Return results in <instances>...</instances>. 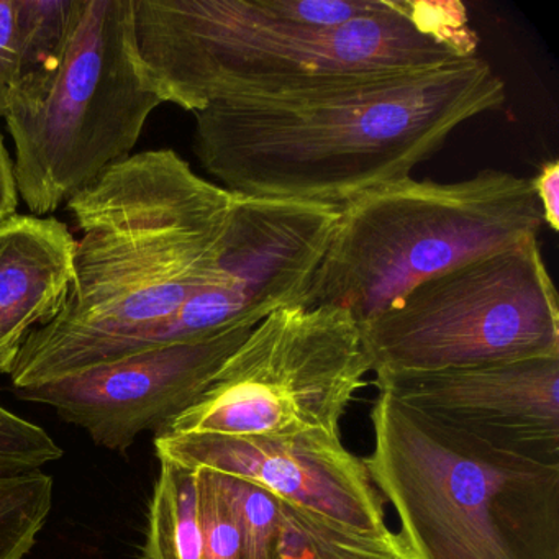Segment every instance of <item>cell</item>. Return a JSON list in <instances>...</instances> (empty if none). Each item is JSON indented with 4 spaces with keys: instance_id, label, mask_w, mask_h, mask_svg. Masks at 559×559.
<instances>
[{
    "instance_id": "277c9868",
    "label": "cell",
    "mask_w": 559,
    "mask_h": 559,
    "mask_svg": "<svg viewBox=\"0 0 559 559\" xmlns=\"http://www.w3.org/2000/svg\"><path fill=\"white\" fill-rule=\"evenodd\" d=\"M362 457L420 559H559V466L513 456L379 392Z\"/></svg>"
},
{
    "instance_id": "9a60e30c",
    "label": "cell",
    "mask_w": 559,
    "mask_h": 559,
    "mask_svg": "<svg viewBox=\"0 0 559 559\" xmlns=\"http://www.w3.org/2000/svg\"><path fill=\"white\" fill-rule=\"evenodd\" d=\"M142 559H202L198 469L159 456Z\"/></svg>"
},
{
    "instance_id": "30bf717a",
    "label": "cell",
    "mask_w": 559,
    "mask_h": 559,
    "mask_svg": "<svg viewBox=\"0 0 559 559\" xmlns=\"http://www.w3.org/2000/svg\"><path fill=\"white\" fill-rule=\"evenodd\" d=\"M251 330L159 346L14 392L50 405L99 447L126 453L143 431L159 433L191 408Z\"/></svg>"
},
{
    "instance_id": "7a4b0ae2",
    "label": "cell",
    "mask_w": 559,
    "mask_h": 559,
    "mask_svg": "<svg viewBox=\"0 0 559 559\" xmlns=\"http://www.w3.org/2000/svg\"><path fill=\"white\" fill-rule=\"evenodd\" d=\"M477 57L287 96L222 100L195 114L202 168L238 195L342 207L408 178L457 127L506 103Z\"/></svg>"
},
{
    "instance_id": "d6986e66",
    "label": "cell",
    "mask_w": 559,
    "mask_h": 559,
    "mask_svg": "<svg viewBox=\"0 0 559 559\" xmlns=\"http://www.w3.org/2000/svg\"><path fill=\"white\" fill-rule=\"evenodd\" d=\"M61 456L47 430L0 405V476L40 471Z\"/></svg>"
},
{
    "instance_id": "8fae6325",
    "label": "cell",
    "mask_w": 559,
    "mask_h": 559,
    "mask_svg": "<svg viewBox=\"0 0 559 559\" xmlns=\"http://www.w3.org/2000/svg\"><path fill=\"white\" fill-rule=\"evenodd\" d=\"M155 448L159 456L248 480L283 502L353 528L385 526L384 499L362 457L346 450L342 437L325 431L293 437L158 433Z\"/></svg>"
},
{
    "instance_id": "8992f818",
    "label": "cell",
    "mask_w": 559,
    "mask_h": 559,
    "mask_svg": "<svg viewBox=\"0 0 559 559\" xmlns=\"http://www.w3.org/2000/svg\"><path fill=\"white\" fill-rule=\"evenodd\" d=\"M162 104L140 58L133 0H73L60 55L22 81L4 116L31 214H53L132 156Z\"/></svg>"
},
{
    "instance_id": "ac0fdd59",
    "label": "cell",
    "mask_w": 559,
    "mask_h": 559,
    "mask_svg": "<svg viewBox=\"0 0 559 559\" xmlns=\"http://www.w3.org/2000/svg\"><path fill=\"white\" fill-rule=\"evenodd\" d=\"M198 510L202 559H243V542L237 516L222 490L215 471L198 469Z\"/></svg>"
},
{
    "instance_id": "44dd1931",
    "label": "cell",
    "mask_w": 559,
    "mask_h": 559,
    "mask_svg": "<svg viewBox=\"0 0 559 559\" xmlns=\"http://www.w3.org/2000/svg\"><path fill=\"white\" fill-rule=\"evenodd\" d=\"M539 209H542L543 224L548 225L552 231L559 230V163L549 162L543 165L542 171L532 179Z\"/></svg>"
},
{
    "instance_id": "ffe728a7",
    "label": "cell",
    "mask_w": 559,
    "mask_h": 559,
    "mask_svg": "<svg viewBox=\"0 0 559 559\" xmlns=\"http://www.w3.org/2000/svg\"><path fill=\"white\" fill-rule=\"evenodd\" d=\"M31 74L27 38L19 0H0V117L4 119L15 90Z\"/></svg>"
},
{
    "instance_id": "5b68a950",
    "label": "cell",
    "mask_w": 559,
    "mask_h": 559,
    "mask_svg": "<svg viewBox=\"0 0 559 559\" xmlns=\"http://www.w3.org/2000/svg\"><path fill=\"white\" fill-rule=\"evenodd\" d=\"M543 225L532 179L493 169L456 182L408 176L340 207L299 306L345 310L361 325L431 277L538 240Z\"/></svg>"
},
{
    "instance_id": "7402d4cb",
    "label": "cell",
    "mask_w": 559,
    "mask_h": 559,
    "mask_svg": "<svg viewBox=\"0 0 559 559\" xmlns=\"http://www.w3.org/2000/svg\"><path fill=\"white\" fill-rule=\"evenodd\" d=\"M19 192L15 185L14 159L0 130V222L17 214Z\"/></svg>"
},
{
    "instance_id": "7c38bea8",
    "label": "cell",
    "mask_w": 559,
    "mask_h": 559,
    "mask_svg": "<svg viewBox=\"0 0 559 559\" xmlns=\"http://www.w3.org/2000/svg\"><path fill=\"white\" fill-rule=\"evenodd\" d=\"M376 385L489 447L559 466V356L378 374Z\"/></svg>"
},
{
    "instance_id": "5bb4252c",
    "label": "cell",
    "mask_w": 559,
    "mask_h": 559,
    "mask_svg": "<svg viewBox=\"0 0 559 559\" xmlns=\"http://www.w3.org/2000/svg\"><path fill=\"white\" fill-rule=\"evenodd\" d=\"M283 519L277 559H420L388 525L365 532L286 502Z\"/></svg>"
},
{
    "instance_id": "9c48e42d",
    "label": "cell",
    "mask_w": 559,
    "mask_h": 559,
    "mask_svg": "<svg viewBox=\"0 0 559 559\" xmlns=\"http://www.w3.org/2000/svg\"><path fill=\"white\" fill-rule=\"evenodd\" d=\"M338 214L335 205L237 194L207 283L158 329L148 349L254 329L277 309L299 306Z\"/></svg>"
},
{
    "instance_id": "3957f363",
    "label": "cell",
    "mask_w": 559,
    "mask_h": 559,
    "mask_svg": "<svg viewBox=\"0 0 559 559\" xmlns=\"http://www.w3.org/2000/svg\"><path fill=\"white\" fill-rule=\"evenodd\" d=\"M235 201L173 150L135 153L71 198L83 231L73 286L60 316L25 342L14 389L146 352L207 283Z\"/></svg>"
},
{
    "instance_id": "2e32d148",
    "label": "cell",
    "mask_w": 559,
    "mask_h": 559,
    "mask_svg": "<svg viewBox=\"0 0 559 559\" xmlns=\"http://www.w3.org/2000/svg\"><path fill=\"white\" fill-rule=\"evenodd\" d=\"M53 497V477L41 469L0 476V559H22L34 548Z\"/></svg>"
},
{
    "instance_id": "ba28073f",
    "label": "cell",
    "mask_w": 559,
    "mask_h": 559,
    "mask_svg": "<svg viewBox=\"0 0 559 559\" xmlns=\"http://www.w3.org/2000/svg\"><path fill=\"white\" fill-rule=\"evenodd\" d=\"M368 372L359 325L348 312L283 307L251 330L202 397L159 433L340 437Z\"/></svg>"
},
{
    "instance_id": "6da1fadb",
    "label": "cell",
    "mask_w": 559,
    "mask_h": 559,
    "mask_svg": "<svg viewBox=\"0 0 559 559\" xmlns=\"http://www.w3.org/2000/svg\"><path fill=\"white\" fill-rule=\"evenodd\" d=\"M140 58L163 103L287 96L477 57L457 0H133Z\"/></svg>"
},
{
    "instance_id": "4fadbf2b",
    "label": "cell",
    "mask_w": 559,
    "mask_h": 559,
    "mask_svg": "<svg viewBox=\"0 0 559 559\" xmlns=\"http://www.w3.org/2000/svg\"><path fill=\"white\" fill-rule=\"evenodd\" d=\"M76 247L55 217L15 214L0 222V374L11 376L28 336L63 310Z\"/></svg>"
},
{
    "instance_id": "52a82bcc",
    "label": "cell",
    "mask_w": 559,
    "mask_h": 559,
    "mask_svg": "<svg viewBox=\"0 0 559 559\" xmlns=\"http://www.w3.org/2000/svg\"><path fill=\"white\" fill-rule=\"evenodd\" d=\"M359 333L376 376L559 356L558 294L532 240L418 284Z\"/></svg>"
},
{
    "instance_id": "e0dca14e",
    "label": "cell",
    "mask_w": 559,
    "mask_h": 559,
    "mask_svg": "<svg viewBox=\"0 0 559 559\" xmlns=\"http://www.w3.org/2000/svg\"><path fill=\"white\" fill-rule=\"evenodd\" d=\"M243 542V559H277L283 536V500L270 490L238 477L217 473Z\"/></svg>"
}]
</instances>
